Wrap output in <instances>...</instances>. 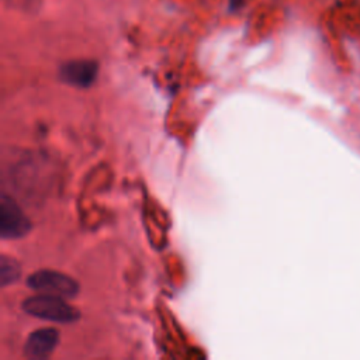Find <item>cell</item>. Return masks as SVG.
<instances>
[{
    "instance_id": "cell-1",
    "label": "cell",
    "mask_w": 360,
    "mask_h": 360,
    "mask_svg": "<svg viewBox=\"0 0 360 360\" xmlns=\"http://www.w3.org/2000/svg\"><path fill=\"white\" fill-rule=\"evenodd\" d=\"M22 309L39 319L68 323L79 319V311L66 302V298L49 295V294H38L27 298L22 302Z\"/></svg>"
},
{
    "instance_id": "cell-5",
    "label": "cell",
    "mask_w": 360,
    "mask_h": 360,
    "mask_svg": "<svg viewBox=\"0 0 360 360\" xmlns=\"http://www.w3.org/2000/svg\"><path fill=\"white\" fill-rule=\"evenodd\" d=\"M59 342V333L55 329H39L32 332L25 345H24V353L28 359H46L52 354L56 345Z\"/></svg>"
},
{
    "instance_id": "cell-2",
    "label": "cell",
    "mask_w": 360,
    "mask_h": 360,
    "mask_svg": "<svg viewBox=\"0 0 360 360\" xmlns=\"http://www.w3.org/2000/svg\"><path fill=\"white\" fill-rule=\"evenodd\" d=\"M27 284L31 290L39 294H49L62 298H73L77 295V283L59 271L53 270H39L27 278Z\"/></svg>"
},
{
    "instance_id": "cell-3",
    "label": "cell",
    "mask_w": 360,
    "mask_h": 360,
    "mask_svg": "<svg viewBox=\"0 0 360 360\" xmlns=\"http://www.w3.org/2000/svg\"><path fill=\"white\" fill-rule=\"evenodd\" d=\"M31 229V222L8 195L0 200V235L4 239H15L24 236Z\"/></svg>"
},
{
    "instance_id": "cell-4",
    "label": "cell",
    "mask_w": 360,
    "mask_h": 360,
    "mask_svg": "<svg viewBox=\"0 0 360 360\" xmlns=\"http://www.w3.org/2000/svg\"><path fill=\"white\" fill-rule=\"evenodd\" d=\"M98 66L94 60L80 59L65 63L60 68V79L76 87H89L97 76Z\"/></svg>"
},
{
    "instance_id": "cell-6",
    "label": "cell",
    "mask_w": 360,
    "mask_h": 360,
    "mask_svg": "<svg viewBox=\"0 0 360 360\" xmlns=\"http://www.w3.org/2000/svg\"><path fill=\"white\" fill-rule=\"evenodd\" d=\"M20 276V264L8 257L3 256L0 260V281L1 285H7L10 283H14Z\"/></svg>"
}]
</instances>
